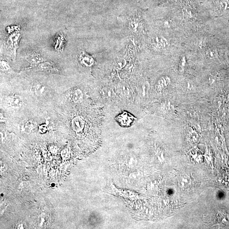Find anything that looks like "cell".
Here are the masks:
<instances>
[{
	"instance_id": "6da1fadb",
	"label": "cell",
	"mask_w": 229,
	"mask_h": 229,
	"mask_svg": "<svg viewBox=\"0 0 229 229\" xmlns=\"http://www.w3.org/2000/svg\"><path fill=\"white\" fill-rule=\"evenodd\" d=\"M20 37L19 32L12 33L7 38L6 47L8 52L12 57L15 59L16 51L18 48V42Z\"/></svg>"
},
{
	"instance_id": "7a4b0ae2",
	"label": "cell",
	"mask_w": 229,
	"mask_h": 229,
	"mask_svg": "<svg viewBox=\"0 0 229 229\" xmlns=\"http://www.w3.org/2000/svg\"><path fill=\"white\" fill-rule=\"evenodd\" d=\"M152 47L156 50L165 49L169 46L167 40L161 36H157L152 39Z\"/></svg>"
},
{
	"instance_id": "3957f363",
	"label": "cell",
	"mask_w": 229,
	"mask_h": 229,
	"mask_svg": "<svg viewBox=\"0 0 229 229\" xmlns=\"http://www.w3.org/2000/svg\"><path fill=\"white\" fill-rule=\"evenodd\" d=\"M26 60L30 63L31 67L38 66L41 63L42 59L40 57V55L34 52H29L26 57Z\"/></svg>"
},
{
	"instance_id": "277c9868",
	"label": "cell",
	"mask_w": 229,
	"mask_h": 229,
	"mask_svg": "<svg viewBox=\"0 0 229 229\" xmlns=\"http://www.w3.org/2000/svg\"><path fill=\"white\" fill-rule=\"evenodd\" d=\"M37 68L39 70L48 73L58 71L55 64L50 62L40 63V64L37 66Z\"/></svg>"
},
{
	"instance_id": "5b68a950",
	"label": "cell",
	"mask_w": 229,
	"mask_h": 229,
	"mask_svg": "<svg viewBox=\"0 0 229 229\" xmlns=\"http://www.w3.org/2000/svg\"><path fill=\"white\" fill-rule=\"evenodd\" d=\"M9 104L10 105L15 108H21L23 102L22 99L18 95L14 94L8 97V99Z\"/></svg>"
},
{
	"instance_id": "8992f818",
	"label": "cell",
	"mask_w": 229,
	"mask_h": 229,
	"mask_svg": "<svg viewBox=\"0 0 229 229\" xmlns=\"http://www.w3.org/2000/svg\"><path fill=\"white\" fill-rule=\"evenodd\" d=\"M73 129L76 132L80 131L83 129L84 126V121L80 117H76L73 119L71 122Z\"/></svg>"
},
{
	"instance_id": "52a82bcc",
	"label": "cell",
	"mask_w": 229,
	"mask_h": 229,
	"mask_svg": "<svg viewBox=\"0 0 229 229\" xmlns=\"http://www.w3.org/2000/svg\"><path fill=\"white\" fill-rule=\"evenodd\" d=\"M32 91L36 96H43L46 91V87L44 84L37 82L33 84L32 87Z\"/></svg>"
},
{
	"instance_id": "ba28073f",
	"label": "cell",
	"mask_w": 229,
	"mask_h": 229,
	"mask_svg": "<svg viewBox=\"0 0 229 229\" xmlns=\"http://www.w3.org/2000/svg\"><path fill=\"white\" fill-rule=\"evenodd\" d=\"M37 124L33 121H28L23 124L21 127V131L23 132L26 134H29L31 131L35 127Z\"/></svg>"
},
{
	"instance_id": "9c48e42d",
	"label": "cell",
	"mask_w": 229,
	"mask_h": 229,
	"mask_svg": "<svg viewBox=\"0 0 229 229\" xmlns=\"http://www.w3.org/2000/svg\"><path fill=\"white\" fill-rule=\"evenodd\" d=\"M80 60L81 63L87 67H90L93 64L94 60L92 57L84 52L81 53Z\"/></svg>"
},
{
	"instance_id": "30bf717a",
	"label": "cell",
	"mask_w": 229,
	"mask_h": 229,
	"mask_svg": "<svg viewBox=\"0 0 229 229\" xmlns=\"http://www.w3.org/2000/svg\"><path fill=\"white\" fill-rule=\"evenodd\" d=\"M72 99L74 103H79L83 100V93L79 89H75L72 94Z\"/></svg>"
},
{
	"instance_id": "8fae6325",
	"label": "cell",
	"mask_w": 229,
	"mask_h": 229,
	"mask_svg": "<svg viewBox=\"0 0 229 229\" xmlns=\"http://www.w3.org/2000/svg\"><path fill=\"white\" fill-rule=\"evenodd\" d=\"M49 218L45 214H40L38 218V224L41 228H44L48 225Z\"/></svg>"
},
{
	"instance_id": "7c38bea8",
	"label": "cell",
	"mask_w": 229,
	"mask_h": 229,
	"mask_svg": "<svg viewBox=\"0 0 229 229\" xmlns=\"http://www.w3.org/2000/svg\"><path fill=\"white\" fill-rule=\"evenodd\" d=\"M1 68L3 71L6 73H12L13 71L11 68L8 62L4 59H1Z\"/></svg>"
},
{
	"instance_id": "4fadbf2b",
	"label": "cell",
	"mask_w": 229,
	"mask_h": 229,
	"mask_svg": "<svg viewBox=\"0 0 229 229\" xmlns=\"http://www.w3.org/2000/svg\"><path fill=\"white\" fill-rule=\"evenodd\" d=\"M65 40L64 39L63 36V35H59L58 37L57 38V40H56L55 49L57 50H60L63 49L64 46Z\"/></svg>"
},
{
	"instance_id": "5bb4252c",
	"label": "cell",
	"mask_w": 229,
	"mask_h": 229,
	"mask_svg": "<svg viewBox=\"0 0 229 229\" xmlns=\"http://www.w3.org/2000/svg\"><path fill=\"white\" fill-rule=\"evenodd\" d=\"M119 90L123 96L128 97L130 96L131 90L129 87L126 84H124L121 85L119 87Z\"/></svg>"
},
{
	"instance_id": "9a60e30c",
	"label": "cell",
	"mask_w": 229,
	"mask_h": 229,
	"mask_svg": "<svg viewBox=\"0 0 229 229\" xmlns=\"http://www.w3.org/2000/svg\"><path fill=\"white\" fill-rule=\"evenodd\" d=\"M206 55L208 58L210 59L216 58L217 55V50L214 48L210 49L206 52Z\"/></svg>"
},
{
	"instance_id": "2e32d148",
	"label": "cell",
	"mask_w": 229,
	"mask_h": 229,
	"mask_svg": "<svg viewBox=\"0 0 229 229\" xmlns=\"http://www.w3.org/2000/svg\"><path fill=\"white\" fill-rule=\"evenodd\" d=\"M102 94L104 96L107 98H111L113 95V90L108 88H106L102 90Z\"/></svg>"
},
{
	"instance_id": "e0dca14e",
	"label": "cell",
	"mask_w": 229,
	"mask_h": 229,
	"mask_svg": "<svg viewBox=\"0 0 229 229\" xmlns=\"http://www.w3.org/2000/svg\"><path fill=\"white\" fill-rule=\"evenodd\" d=\"M168 79H166L162 78L158 82V86L160 87L161 89H163L165 86H166L168 85L169 82H168Z\"/></svg>"
},
{
	"instance_id": "ac0fdd59",
	"label": "cell",
	"mask_w": 229,
	"mask_h": 229,
	"mask_svg": "<svg viewBox=\"0 0 229 229\" xmlns=\"http://www.w3.org/2000/svg\"><path fill=\"white\" fill-rule=\"evenodd\" d=\"M25 224L23 222H19L17 225L16 228L19 229H23L25 228Z\"/></svg>"
},
{
	"instance_id": "d6986e66",
	"label": "cell",
	"mask_w": 229,
	"mask_h": 229,
	"mask_svg": "<svg viewBox=\"0 0 229 229\" xmlns=\"http://www.w3.org/2000/svg\"><path fill=\"white\" fill-rule=\"evenodd\" d=\"M7 166L6 164H1V172H5L7 169Z\"/></svg>"
},
{
	"instance_id": "ffe728a7",
	"label": "cell",
	"mask_w": 229,
	"mask_h": 229,
	"mask_svg": "<svg viewBox=\"0 0 229 229\" xmlns=\"http://www.w3.org/2000/svg\"><path fill=\"white\" fill-rule=\"evenodd\" d=\"M226 57L227 61L229 63V51L226 53Z\"/></svg>"
},
{
	"instance_id": "44dd1931",
	"label": "cell",
	"mask_w": 229,
	"mask_h": 229,
	"mask_svg": "<svg viewBox=\"0 0 229 229\" xmlns=\"http://www.w3.org/2000/svg\"><path fill=\"white\" fill-rule=\"evenodd\" d=\"M50 187H51L53 188L55 187L56 184L54 182L51 183V184H50Z\"/></svg>"
},
{
	"instance_id": "7402d4cb",
	"label": "cell",
	"mask_w": 229,
	"mask_h": 229,
	"mask_svg": "<svg viewBox=\"0 0 229 229\" xmlns=\"http://www.w3.org/2000/svg\"><path fill=\"white\" fill-rule=\"evenodd\" d=\"M171 1H172L174 2H177V1H178V0H171Z\"/></svg>"
}]
</instances>
